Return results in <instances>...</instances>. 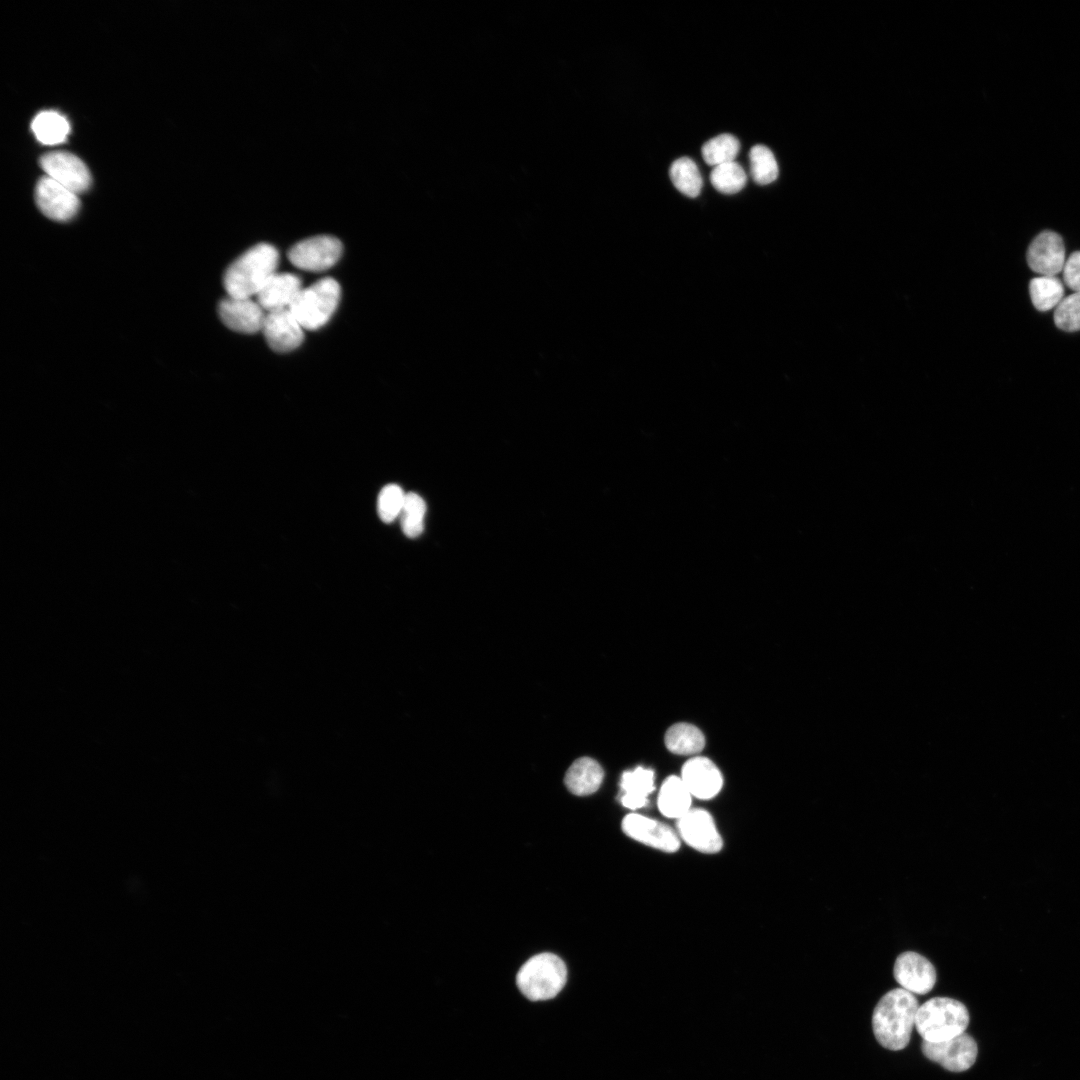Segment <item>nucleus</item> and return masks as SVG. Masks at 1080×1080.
I'll return each mask as SVG.
<instances>
[{"instance_id": "nucleus-2", "label": "nucleus", "mask_w": 1080, "mask_h": 1080, "mask_svg": "<svg viewBox=\"0 0 1080 1080\" xmlns=\"http://www.w3.org/2000/svg\"><path fill=\"white\" fill-rule=\"evenodd\" d=\"M278 251L267 243L257 244L239 256L226 270L224 288L230 297L250 298L257 295L275 274Z\"/></svg>"}, {"instance_id": "nucleus-22", "label": "nucleus", "mask_w": 1080, "mask_h": 1080, "mask_svg": "<svg viewBox=\"0 0 1080 1080\" xmlns=\"http://www.w3.org/2000/svg\"><path fill=\"white\" fill-rule=\"evenodd\" d=\"M31 128L37 140L45 145L64 142L70 132L68 120L56 111L38 113L32 121Z\"/></svg>"}, {"instance_id": "nucleus-6", "label": "nucleus", "mask_w": 1080, "mask_h": 1080, "mask_svg": "<svg viewBox=\"0 0 1080 1080\" xmlns=\"http://www.w3.org/2000/svg\"><path fill=\"white\" fill-rule=\"evenodd\" d=\"M342 243L330 235L304 239L288 251V259L297 268L321 272L331 268L341 257Z\"/></svg>"}, {"instance_id": "nucleus-29", "label": "nucleus", "mask_w": 1080, "mask_h": 1080, "mask_svg": "<svg viewBox=\"0 0 1080 1080\" xmlns=\"http://www.w3.org/2000/svg\"><path fill=\"white\" fill-rule=\"evenodd\" d=\"M406 494L396 484L382 488L377 501V511L384 523H391L400 516Z\"/></svg>"}, {"instance_id": "nucleus-31", "label": "nucleus", "mask_w": 1080, "mask_h": 1080, "mask_svg": "<svg viewBox=\"0 0 1080 1080\" xmlns=\"http://www.w3.org/2000/svg\"><path fill=\"white\" fill-rule=\"evenodd\" d=\"M1063 280L1074 292H1080V251L1073 252L1065 261Z\"/></svg>"}, {"instance_id": "nucleus-16", "label": "nucleus", "mask_w": 1080, "mask_h": 1080, "mask_svg": "<svg viewBox=\"0 0 1080 1080\" xmlns=\"http://www.w3.org/2000/svg\"><path fill=\"white\" fill-rule=\"evenodd\" d=\"M680 777L691 795L703 800L715 797L723 785L718 767L703 756L690 758L683 765Z\"/></svg>"}, {"instance_id": "nucleus-30", "label": "nucleus", "mask_w": 1080, "mask_h": 1080, "mask_svg": "<svg viewBox=\"0 0 1080 1080\" xmlns=\"http://www.w3.org/2000/svg\"><path fill=\"white\" fill-rule=\"evenodd\" d=\"M1055 325L1066 332L1080 330V292L1065 297L1054 311Z\"/></svg>"}, {"instance_id": "nucleus-28", "label": "nucleus", "mask_w": 1080, "mask_h": 1080, "mask_svg": "<svg viewBox=\"0 0 1080 1080\" xmlns=\"http://www.w3.org/2000/svg\"><path fill=\"white\" fill-rule=\"evenodd\" d=\"M426 504L421 496L409 492L405 496L402 511L400 513L403 533L409 538L421 535L424 529Z\"/></svg>"}, {"instance_id": "nucleus-8", "label": "nucleus", "mask_w": 1080, "mask_h": 1080, "mask_svg": "<svg viewBox=\"0 0 1080 1080\" xmlns=\"http://www.w3.org/2000/svg\"><path fill=\"white\" fill-rule=\"evenodd\" d=\"M893 975L900 987L912 994H927L937 981L932 962L915 951H905L897 956Z\"/></svg>"}, {"instance_id": "nucleus-12", "label": "nucleus", "mask_w": 1080, "mask_h": 1080, "mask_svg": "<svg viewBox=\"0 0 1080 1080\" xmlns=\"http://www.w3.org/2000/svg\"><path fill=\"white\" fill-rule=\"evenodd\" d=\"M35 199L40 211L55 221H67L73 218L79 209L76 193L45 176L36 186Z\"/></svg>"}, {"instance_id": "nucleus-14", "label": "nucleus", "mask_w": 1080, "mask_h": 1080, "mask_svg": "<svg viewBox=\"0 0 1080 1080\" xmlns=\"http://www.w3.org/2000/svg\"><path fill=\"white\" fill-rule=\"evenodd\" d=\"M302 328L289 309L283 308L266 314L262 331L272 350L285 353L300 346L304 338Z\"/></svg>"}, {"instance_id": "nucleus-20", "label": "nucleus", "mask_w": 1080, "mask_h": 1080, "mask_svg": "<svg viewBox=\"0 0 1080 1080\" xmlns=\"http://www.w3.org/2000/svg\"><path fill=\"white\" fill-rule=\"evenodd\" d=\"M691 798L692 795L681 777L672 775L661 785L658 807L664 816L678 820L691 809Z\"/></svg>"}, {"instance_id": "nucleus-5", "label": "nucleus", "mask_w": 1080, "mask_h": 1080, "mask_svg": "<svg viewBox=\"0 0 1080 1080\" xmlns=\"http://www.w3.org/2000/svg\"><path fill=\"white\" fill-rule=\"evenodd\" d=\"M340 293L335 279L322 278L301 289L288 309L303 328L316 330L325 325L335 312Z\"/></svg>"}, {"instance_id": "nucleus-24", "label": "nucleus", "mask_w": 1080, "mask_h": 1080, "mask_svg": "<svg viewBox=\"0 0 1080 1080\" xmlns=\"http://www.w3.org/2000/svg\"><path fill=\"white\" fill-rule=\"evenodd\" d=\"M669 176L678 191L695 198L702 189L703 180L695 162L688 157L676 159L670 167Z\"/></svg>"}, {"instance_id": "nucleus-18", "label": "nucleus", "mask_w": 1080, "mask_h": 1080, "mask_svg": "<svg viewBox=\"0 0 1080 1080\" xmlns=\"http://www.w3.org/2000/svg\"><path fill=\"white\" fill-rule=\"evenodd\" d=\"M603 777V769L596 760L581 757L575 760L568 768L564 783L572 794L587 796L599 789Z\"/></svg>"}, {"instance_id": "nucleus-27", "label": "nucleus", "mask_w": 1080, "mask_h": 1080, "mask_svg": "<svg viewBox=\"0 0 1080 1080\" xmlns=\"http://www.w3.org/2000/svg\"><path fill=\"white\" fill-rule=\"evenodd\" d=\"M713 187L723 194H735L741 191L747 182V176L736 161L715 166L710 173Z\"/></svg>"}, {"instance_id": "nucleus-3", "label": "nucleus", "mask_w": 1080, "mask_h": 1080, "mask_svg": "<svg viewBox=\"0 0 1080 1080\" xmlns=\"http://www.w3.org/2000/svg\"><path fill=\"white\" fill-rule=\"evenodd\" d=\"M969 1013L963 1003L948 997H934L919 1006L915 1027L927 1042H942L965 1033Z\"/></svg>"}, {"instance_id": "nucleus-11", "label": "nucleus", "mask_w": 1080, "mask_h": 1080, "mask_svg": "<svg viewBox=\"0 0 1080 1080\" xmlns=\"http://www.w3.org/2000/svg\"><path fill=\"white\" fill-rule=\"evenodd\" d=\"M622 830L628 837L663 852L679 849V837L673 829L643 815L628 814L622 821Z\"/></svg>"}, {"instance_id": "nucleus-7", "label": "nucleus", "mask_w": 1080, "mask_h": 1080, "mask_svg": "<svg viewBox=\"0 0 1080 1080\" xmlns=\"http://www.w3.org/2000/svg\"><path fill=\"white\" fill-rule=\"evenodd\" d=\"M922 1052L931 1061L952 1072L968 1070L975 1062L978 1048L967 1033L942 1042H922Z\"/></svg>"}, {"instance_id": "nucleus-23", "label": "nucleus", "mask_w": 1080, "mask_h": 1080, "mask_svg": "<svg viewBox=\"0 0 1080 1080\" xmlns=\"http://www.w3.org/2000/svg\"><path fill=\"white\" fill-rule=\"evenodd\" d=\"M1029 293L1032 304L1039 311L1056 307L1064 298V286L1056 276H1039L1031 279Z\"/></svg>"}, {"instance_id": "nucleus-9", "label": "nucleus", "mask_w": 1080, "mask_h": 1080, "mask_svg": "<svg viewBox=\"0 0 1080 1080\" xmlns=\"http://www.w3.org/2000/svg\"><path fill=\"white\" fill-rule=\"evenodd\" d=\"M677 829L679 836L699 852L713 854L722 848V838L706 810L690 809L677 820Z\"/></svg>"}, {"instance_id": "nucleus-15", "label": "nucleus", "mask_w": 1080, "mask_h": 1080, "mask_svg": "<svg viewBox=\"0 0 1080 1080\" xmlns=\"http://www.w3.org/2000/svg\"><path fill=\"white\" fill-rule=\"evenodd\" d=\"M263 311V308L250 298L228 296L218 305V314L224 325L244 334H253L262 330L266 316Z\"/></svg>"}, {"instance_id": "nucleus-4", "label": "nucleus", "mask_w": 1080, "mask_h": 1080, "mask_svg": "<svg viewBox=\"0 0 1080 1080\" xmlns=\"http://www.w3.org/2000/svg\"><path fill=\"white\" fill-rule=\"evenodd\" d=\"M567 981L563 960L552 953H540L528 959L519 969L516 984L529 1000L554 998Z\"/></svg>"}, {"instance_id": "nucleus-19", "label": "nucleus", "mask_w": 1080, "mask_h": 1080, "mask_svg": "<svg viewBox=\"0 0 1080 1080\" xmlns=\"http://www.w3.org/2000/svg\"><path fill=\"white\" fill-rule=\"evenodd\" d=\"M620 785L622 805L632 810L642 808L655 788L654 773L650 769L637 767L623 773Z\"/></svg>"}, {"instance_id": "nucleus-26", "label": "nucleus", "mask_w": 1080, "mask_h": 1080, "mask_svg": "<svg viewBox=\"0 0 1080 1080\" xmlns=\"http://www.w3.org/2000/svg\"><path fill=\"white\" fill-rule=\"evenodd\" d=\"M750 175L758 185L770 184L778 177V164L773 152L758 144L749 151Z\"/></svg>"}, {"instance_id": "nucleus-17", "label": "nucleus", "mask_w": 1080, "mask_h": 1080, "mask_svg": "<svg viewBox=\"0 0 1080 1080\" xmlns=\"http://www.w3.org/2000/svg\"><path fill=\"white\" fill-rule=\"evenodd\" d=\"M301 291L300 279L291 273H275L257 293V303L268 312L289 307Z\"/></svg>"}, {"instance_id": "nucleus-1", "label": "nucleus", "mask_w": 1080, "mask_h": 1080, "mask_svg": "<svg viewBox=\"0 0 1080 1080\" xmlns=\"http://www.w3.org/2000/svg\"><path fill=\"white\" fill-rule=\"evenodd\" d=\"M918 1008L915 995L901 987L884 994L872 1015V1028L879 1044L889 1050L904 1049L910 1041Z\"/></svg>"}, {"instance_id": "nucleus-21", "label": "nucleus", "mask_w": 1080, "mask_h": 1080, "mask_svg": "<svg viewBox=\"0 0 1080 1080\" xmlns=\"http://www.w3.org/2000/svg\"><path fill=\"white\" fill-rule=\"evenodd\" d=\"M667 749L678 755H695L705 746L703 733L696 726L681 722L672 725L665 734Z\"/></svg>"}, {"instance_id": "nucleus-10", "label": "nucleus", "mask_w": 1080, "mask_h": 1080, "mask_svg": "<svg viewBox=\"0 0 1080 1080\" xmlns=\"http://www.w3.org/2000/svg\"><path fill=\"white\" fill-rule=\"evenodd\" d=\"M40 165L48 177L76 194L86 191L91 184L87 166L70 152L47 153L41 157Z\"/></svg>"}, {"instance_id": "nucleus-25", "label": "nucleus", "mask_w": 1080, "mask_h": 1080, "mask_svg": "<svg viewBox=\"0 0 1080 1080\" xmlns=\"http://www.w3.org/2000/svg\"><path fill=\"white\" fill-rule=\"evenodd\" d=\"M740 150L739 140L732 134H720L705 142L701 148L704 161L710 166L735 161Z\"/></svg>"}, {"instance_id": "nucleus-13", "label": "nucleus", "mask_w": 1080, "mask_h": 1080, "mask_svg": "<svg viewBox=\"0 0 1080 1080\" xmlns=\"http://www.w3.org/2000/svg\"><path fill=\"white\" fill-rule=\"evenodd\" d=\"M1026 259L1030 269L1041 276H1056L1066 261L1062 237L1050 230L1039 233L1030 243Z\"/></svg>"}]
</instances>
